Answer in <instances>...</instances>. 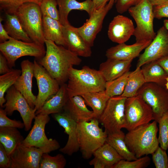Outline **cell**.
I'll return each instance as SVG.
<instances>
[{"label": "cell", "mask_w": 168, "mask_h": 168, "mask_svg": "<svg viewBox=\"0 0 168 168\" xmlns=\"http://www.w3.org/2000/svg\"><path fill=\"white\" fill-rule=\"evenodd\" d=\"M45 54L38 63L61 85L68 81L70 68L79 65L82 60L68 48L51 40H45Z\"/></svg>", "instance_id": "1"}, {"label": "cell", "mask_w": 168, "mask_h": 168, "mask_svg": "<svg viewBox=\"0 0 168 168\" xmlns=\"http://www.w3.org/2000/svg\"><path fill=\"white\" fill-rule=\"evenodd\" d=\"M67 88L69 97L105 90L106 81L99 71L84 66L68 71Z\"/></svg>", "instance_id": "2"}, {"label": "cell", "mask_w": 168, "mask_h": 168, "mask_svg": "<svg viewBox=\"0 0 168 168\" xmlns=\"http://www.w3.org/2000/svg\"><path fill=\"white\" fill-rule=\"evenodd\" d=\"M157 123L154 120L128 131L125 134L127 146L137 158L152 154L159 146Z\"/></svg>", "instance_id": "3"}, {"label": "cell", "mask_w": 168, "mask_h": 168, "mask_svg": "<svg viewBox=\"0 0 168 168\" xmlns=\"http://www.w3.org/2000/svg\"><path fill=\"white\" fill-rule=\"evenodd\" d=\"M98 119L77 123V133L79 149L82 157L90 158L94 152L106 142L108 134L99 126Z\"/></svg>", "instance_id": "4"}, {"label": "cell", "mask_w": 168, "mask_h": 168, "mask_svg": "<svg viewBox=\"0 0 168 168\" xmlns=\"http://www.w3.org/2000/svg\"><path fill=\"white\" fill-rule=\"evenodd\" d=\"M153 8L149 0H142L128 10L136 23L133 35L136 42L152 41L156 35L153 28Z\"/></svg>", "instance_id": "5"}, {"label": "cell", "mask_w": 168, "mask_h": 168, "mask_svg": "<svg viewBox=\"0 0 168 168\" xmlns=\"http://www.w3.org/2000/svg\"><path fill=\"white\" fill-rule=\"evenodd\" d=\"M15 14L33 42L44 45L45 39L43 30V16L40 5L33 2L24 3L18 7Z\"/></svg>", "instance_id": "6"}, {"label": "cell", "mask_w": 168, "mask_h": 168, "mask_svg": "<svg viewBox=\"0 0 168 168\" xmlns=\"http://www.w3.org/2000/svg\"><path fill=\"white\" fill-rule=\"evenodd\" d=\"M0 50L6 58L11 68L15 66L16 61L20 57L32 56L39 60L44 56L46 52L44 45L18 40L11 37L8 40L0 43Z\"/></svg>", "instance_id": "7"}, {"label": "cell", "mask_w": 168, "mask_h": 168, "mask_svg": "<svg viewBox=\"0 0 168 168\" xmlns=\"http://www.w3.org/2000/svg\"><path fill=\"white\" fill-rule=\"evenodd\" d=\"M50 119L49 115L47 114H36L33 125L21 144L39 148L44 153H49L58 149L60 147L58 142L55 139L48 138L45 133V127Z\"/></svg>", "instance_id": "8"}, {"label": "cell", "mask_w": 168, "mask_h": 168, "mask_svg": "<svg viewBox=\"0 0 168 168\" xmlns=\"http://www.w3.org/2000/svg\"><path fill=\"white\" fill-rule=\"evenodd\" d=\"M126 99L121 96L110 97L98 119L108 134L119 132L125 128Z\"/></svg>", "instance_id": "9"}, {"label": "cell", "mask_w": 168, "mask_h": 168, "mask_svg": "<svg viewBox=\"0 0 168 168\" xmlns=\"http://www.w3.org/2000/svg\"><path fill=\"white\" fill-rule=\"evenodd\" d=\"M125 128L128 131L154 120L151 108L138 95L127 98L125 103Z\"/></svg>", "instance_id": "10"}, {"label": "cell", "mask_w": 168, "mask_h": 168, "mask_svg": "<svg viewBox=\"0 0 168 168\" xmlns=\"http://www.w3.org/2000/svg\"><path fill=\"white\" fill-rule=\"evenodd\" d=\"M137 95L151 107L154 120L158 123L162 115L168 111V91L165 87L153 82H146Z\"/></svg>", "instance_id": "11"}, {"label": "cell", "mask_w": 168, "mask_h": 168, "mask_svg": "<svg viewBox=\"0 0 168 168\" xmlns=\"http://www.w3.org/2000/svg\"><path fill=\"white\" fill-rule=\"evenodd\" d=\"M5 99L4 107L7 115L11 116L14 111H18L24 124L25 130L30 129L36 115L35 109L30 107L26 98L13 85L7 91Z\"/></svg>", "instance_id": "12"}, {"label": "cell", "mask_w": 168, "mask_h": 168, "mask_svg": "<svg viewBox=\"0 0 168 168\" xmlns=\"http://www.w3.org/2000/svg\"><path fill=\"white\" fill-rule=\"evenodd\" d=\"M34 76L37 83L38 93L34 109L36 111L50 96L59 90L60 85L36 60L33 62Z\"/></svg>", "instance_id": "13"}, {"label": "cell", "mask_w": 168, "mask_h": 168, "mask_svg": "<svg viewBox=\"0 0 168 168\" xmlns=\"http://www.w3.org/2000/svg\"><path fill=\"white\" fill-rule=\"evenodd\" d=\"M115 1L110 0L106 5L94 12L83 25L78 28L75 27L76 30L91 47L93 46L96 36L101 30L104 18Z\"/></svg>", "instance_id": "14"}, {"label": "cell", "mask_w": 168, "mask_h": 168, "mask_svg": "<svg viewBox=\"0 0 168 168\" xmlns=\"http://www.w3.org/2000/svg\"><path fill=\"white\" fill-rule=\"evenodd\" d=\"M168 56V31L163 26L157 31L151 43L139 56L136 68Z\"/></svg>", "instance_id": "15"}, {"label": "cell", "mask_w": 168, "mask_h": 168, "mask_svg": "<svg viewBox=\"0 0 168 168\" xmlns=\"http://www.w3.org/2000/svg\"><path fill=\"white\" fill-rule=\"evenodd\" d=\"M43 153L39 148L20 144L10 156V168H39Z\"/></svg>", "instance_id": "16"}, {"label": "cell", "mask_w": 168, "mask_h": 168, "mask_svg": "<svg viewBox=\"0 0 168 168\" xmlns=\"http://www.w3.org/2000/svg\"><path fill=\"white\" fill-rule=\"evenodd\" d=\"M54 119L64 130V132L68 136L65 146L60 149L62 153L71 156L80 149L78 143L77 133V123L64 112L52 114Z\"/></svg>", "instance_id": "17"}, {"label": "cell", "mask_w": 168, "mask_h": 168, "mask_svg": "<svg viewBox=\"0 0 168 168\" xmlns=\"http://www.w3.org/2000/svg\"><path fill=\"white\" fill-rule=\"evenodd\" d=\"M135 27L132 20L121 15L114 16L109 24L107 35L112 41L125 43L133 35Z\"/></svg>", "instance_id": "18"}, {"label": "cell", "mask_w": 168, "mask_h": 168, "mask_svg": "<svg viewBox=\"0 0 168 168\" xmlns=\"http://www.w3.org/2000/svg\"><path fill=\"white\" fill-rule=\"evenodd\" d=\"M21 74L13 86L23 95L30 107L34 109L37 96L34 95L32 91V80L34 77L33 63L25 60L21 63Z\"/></svg>", "instance_id": "19"}, {"label": "cell", "mask_w": 168, "mask_h": 168, "mask_svg": "<svg viewBox=\"0 0 168 168\" xmlns=\"http://www.w3.org/2000/svg\"><path fill=\"white\" fill-rule=\"evenodd\" d=\"M63 37L67 45V48L79 56L89 57L91 56V47L75 29L69 24L62 25Z\"/></svg>", "instance_id": "20"}, {"label": "cell", "mask_w": 168, "mask_h": 168, "mask_svg": "<svg viewBox=\"0 0 168 168\" xmlns=\"http://www.w3.org/2000/svg\"><path fill=\"white\" fill-rule=\"evenodd\" d=\"M151 41L136 42L131 45L125 43L112 47L106 51L107 59H114L121 60H133L138 56L141 52L151 42Z\"/></svg>", "instance_id": "21"}, {"label": "cell", "mask_w": 168, "mask_h": 168, "mask_svg": "<svg viewBox=\"0 0 168 168\" xmlns=\"http://www.w3.org/2000/svg\"><path fill=\"white\" fill-rule=\"evenodd\" d=\"M82 97L80 95L69 98L63 111L68 114L77 123L87 122L94 118L92 110L87 107Z\"/></svg>", "instance_id": "22"}, {"label": "cell", "mask_w": 168, "mask_h": 168, "mask_svg": "<svg viewBox=\"0 0 168 168\" xmlns=\"http://www.w3.org/2000/svg\"><path fill=\"white\" fill-rule=\"evenodd\" d=\"M67 86L65 83L61 85L58 91L49 97L36 111V115L43 114L49 115L62 112L69 98Z\"/></svg>", "instance_id": "23"}, {"label": "cell", "mask_w": 168, "mask_h": 168, "mask_svg": "<svg viewBox=\"0 0 168 168\" xmlns=\"http://www.w3.org/2000/svg\"><path fill=\"white\" fill-rule=\"evenodd\" d=\"M59 14V21L63 26L70 24L68 17L72 10H83L90 16L95 10L94 4L91 0L79 2L76 0H56Z\"/></svg>", "instance_id": "24"}, {"label": "cell", "mask_w": 168, "mask_h": 168, "mask_svg": "<svg viewBox=\"0 0 168 168\" xmlns=\"http://www.w3.org/2000/svg\"><path fill=\"white\" fill-rule=\"evenodd\" d=\"M132 61L107 59L100 64L99 70L106 82L111 81L129 70Z\"/></svg>", "instance_id": "25"}, {"label": "cell", "mask_w": 168, "mask_h": 168, "mask_svg": "<svg viewBox=\"0 0 168 168\" xmlns=\"http://www.w3.org/2000/svg\"><path fill=\"white\" fill-rule=\"evenodd\" d=\"M62 25L59 21L48 17L43 16V30L45 40H51L57 45L67 48L62 31Z\"/></svg>", "instance_id": "26"}, {"label": "cell", "mask_w": 168, "mask_h": 168, "mask_svg": "<svg viewBox=\"0 0 168 168\" xmlns=\"http://www.w3.org/2000/svg\"><path fill=\"white\" fill-rule=\"evenodd\" d=\"M146 82H153L165 87L168 74L156 61L146 63L141 67Z\"/></svg>", "instance_id": "27"}, {"label": "cell", "mask_w": 168, "mask_h": 168, "mask_svg": "<svg viewBox=\"0 0 168 168\" xmlns=\"http://www.w3.org/2000/svg\"><path fill=\"white\" fill-rule=\"evenodd\" d=\"M24 139L17 128L0 127V143L3 146L9 156L21 144Z\"/></svg>", "instance_id": "28"}, {"label": "cell", "mask_w": 168, "mask_h": 168, "mask_svg": "<svg viewBox=\"0 0 168 168\" xmlns=\"http://www.w3.org/2000/svg\"><path fill=\"white\" fill-rule=\"evenodd\" d=\"M3 26L11 37L27 42H33L15 14L6 13V20Z\"/></svg>", "instance_id": "29"}, {"label": "cell", "mask_w": 168, "mask_h": 168, "mask_svg": "<svg viewBox=\"0 0 168 168\" xmlns=\"http://www.w3.org/2000/svg\"><path fill=\"white\" fill-rule=\"evenodd\" d=\"M125 134L121 130L108 134L106 142L111 145L124 160L131 161L137 158L129 150L125 140Z\"/></svg>", "instance_id": "30"}, {"label": "cell", "mask_w": 168, "mask_h": 168, "mask_svg": "<svg viewBox=\"0 0 168 168\" xmlns=\"http://www.w3.org/2000/svg\"><path fill=\"white\" fill-rule=\"evenodd\" d=\"M82 96L87 105L91 107L94 118L99 119L110 98L105 90L88 93Z\"/></svg>", "instance_id": "31"}, {"label": "cell", "mask_w": 168, "mask_h": 168, "mask_svg": "<svg viewBox=\"0 0 168 168\" xmlns=\"http://www.w3.org/2000/svg\"><path fill=\"white\" fill-rule=\"evenodd\" d=\"M93 155L103 164L104 168H112L123 158L109 144L106 142L97 149Z\"/></svg>", "instance_id": "32"}, {"label": "cell", "mask_w": 168, "mask_h": 168, "mask_svg": "<svg viewBox=\"0 0 168 168\" xmlns=\"http://www.w3.org/2000/svg\"><path fill=\"white\" fill-rule=\"evenodd\" d=\"M146 82L141 68H136L134 71L131 72L121 96L128 98L137 95L139 90Z\"/></svg>", "instance_id": "33"}, {"label": "cell", "mask_w": 168, "mask_h": 168, "mask_svg": "<svg viewBox=\"0 0 168 168\" xmlns=\"http://www.w3.org/2000/svg\"><path fill=\"white\" fill-rule=\"evenodd\" d=\"M21 73V70L12 69L9 72L0 76V106L4 107L6 102L4 94L13 86Z\"/></svg>", "instance_id": "34"}, {"label": "cell", "mask_w": 168, "mask_h": 168, "mask_svg": "<svg viewBox=\"0 0 168 168\" xmlns=\"http://www.w3.org/2000/svg\"><path fill=\"white\" fill-rule=\"evenodd\" d=\"M130 72L128 70L118 78L106 82L105 91L109 97L120 96L122 94Z\"/></svg>", "instance_id": "35"}, {"label": "cell", "mask_w": 168, "mask_h": 168, "mask_svg": "<svg viewBox=\"0 0 168 168\" xmlns=\"http://www.w3.org/2000/svg\"><path fill=\"white\" fill-rule=\"evenodd\" d=\"M67 161L64 156L58 154L52 156L48 153H43L40 161L39 168H64Z\"/></svg>", "instance_id": "36"}, {"label": "cell", "mask_w": 168, "mask_h": 168, "mask_svg": "<svg viewBox=\"0 0 168 168\" xmlns=\"http://www.w3.org/2000/svg\"><path fill=\"white\" fill-rule=\"evenodd\" d=\"M159 124V133L158 137L159 144L163 149H168V111L161 117Z\"/></svg>", "instance_id": "37"}, {"label": "cell", "mask_w": 168, "mask_h": 168, "mask_svg": "<svg viewBox=\"0 0 168 168\" xmlns=\"http://www.w3.org/2000/svg\"><path fill=\"white\" fill-rule=\"evenodd\" d=\"M42 0H0L1 10L6 13L15 14L17 9L23 4L27 2L35 3L40 6Z\"/></svg>", "instance_id": "38"}, {"label": "cell", "mask_w": 168, "mask_h": 168, "mask_svg": "<svg viewBox=\"0 0 168 168\" xmlns=\"http://www.w3.org/2000/svg\"><path fill=\"white\" fill-rule=\"evenodd\" d=\"M151 159L147 155L129 161L122 159L116 164L112 168H144L150 164Z\"/></svg>", "instance_id": "39"}, {"label": "cell", "mask_w": 168, "mask_h": 168, "mask_svg": "<svg viewBox=\"0 0 168 168\" xmlns=\"http://www.w3.org/2000/svg\"><path fill=\"white\" fill-rule=\"evenodd\" d=\"M56 0H42L40 7L43 16H47L59 21V14Z\"/></svg>", "instance_id": "40"}, {"label": "cell", "mask_w": 168, "mask_h": 168, "mask_svg": "<svg viewBox=\"0 0 168 168\" xmlns=\"http://www.w3.org/2000/svg\"><path fill=\"white\" fill-rule=\"evenodd\" d=\"M152 155L156 168H168V156L166 150L159 146Z\"/></svg>", "instance_id": "41"}, {"label": "cell", "mask_w": 168, "mask_h": 168, "mask_svg": "<svg viewBox=\"0 0 168 168\" xmlns=\"http://www.w3.org/2000/svg\"><path fill=\"white\" fill-rule=\"evenodd\" d=\"M7 113L4 109H0V127H7L23 128H25L24 123L20 120H12L7 116Z\"/></svg>", "instance_id": "42"}, {"label": "cell", "mask_w": 168, "mask_h": 168, "mask_svg": "<svg viewBox=\"0 0 168 168\" xmlns=\"http://www.w3.org/2000/svg\"><path fill=\"white\" fill-rule=\"evenodd\" d=\"M142 0H116L115 8L117 12L120 14L127 11L131 7L139 3Z\"/></svg>", "instance_id": "43"}, {"label": "cell", "mask_w": 168, "mask_h": 168, "mask_svg": "<svg viewBox=\"0 0 168 168\" xmlns=\"http://www.w3.org/2000/svg\"><path fill=\"white\" fill-rule=\"evenodd\" d=\"M153 11L155 18L160 19L164 17L168 18V0L153 6Z\"/></svg>", "instance_id": "44"}, {"label": "cell", "mask_w": 168, "mask_h": 168, "mask_svg": "<svg viewBox=\"0 0 168 168\" xmlns=\"http://www.w3.org/2000/svg\"><path fill=\"white\" fill-rule=\"evenodd\" d=\"M10 157L3 146L0 143V168H10Z\"/></svg>", "instance_id": "45"}, {"label": "cell", "mask_w": 168, "mask_h": 168, "mask_svg": "<svg viewBox=\"0 0 168 168\" xmlns=\"http://www.w3.org/2000/svg\"><path fill=\"white\" fill-rule=\"evenodd\" d=\"M12 69L9 67L6 58L2 53H0V74L2 75L7 73Z\"/></svg>", "instance_id": "46"}, {"label": "cell", "mask_w": 168, "mask_h": 168, "mask_svg": "<svg viewBox=\"0 0 168 168\" xmlns=\"http://www.w3.org/2000/svg\"><path fill=\"white\" fill-rule=\"evenodd\" d=\"M3 19L0 17V43H3L8 40L10 37L8 34L7 32L5 29L2 23Z\"/></svg>", "instance_id": "47"}, {"label": "cell", "mask_w": 168, "mask_h": 168, "mask_svg": "<svg viewBox=\"0 0 168 168\" xmlns=\"http://www.w3.org/2000/svg\"><path fill=\"white\" fill-rule=\"evenodd\" d=\"M156 61L168 74V56Z\"/></svg>", "instance_id": "48"}, {"label": "cell", "mask_w": 168, "mask_h": 168, "mask_svg": "<svg viewBox=\"0 0 168 168\" xmlns=\"http://www.w3.org/2000/svg\"><path fill=\"white\" fill-rule=\"evenodd\" d=\"M91 0L94 4L95 10H96L99 9L106 5L110 0Z\"/></svg>", "instance_id": "49"}, {"label": "cell", "mask_w": 168, "mask_h": 168, "mask_svg": "<svg viewBox=\"0 0 168 168\" xmlns=\"http://www.w3.org/2000/svg\"><path fill=\"white\" fill-rule=\"evenodd\" d=\"M167 0H149L151 3L154 6L160 4Z\"/></svg>", "instance_id": "50"}, {"label": "cell", "mask_w": 168, "mask_h": 168, "mask_svg": "<svg viewBox=\"0 0 168 168\" xmlns=\"http://www.w3.org/2000/svg\"><path fill=\"white\" fill-rule=\"evenodd\" d=\"M164 26L168 31V19H165L163 21Z\"/></svg>", "instance_id": "51"}, {"label": "cell", "mask_w": 168, "mask_h": 168, "mask_svg": "<svg viewBox=\"0 0 168 168\" xmlns=\"http://www.w3.org/2000/svg\"><path fill=\"white\" fill-rule=\"evenodd\" d=\"M165 87L168 91V77L166 78V82L165 85Z\"/></svg>", "instance_id": "52"}]
</instances>
